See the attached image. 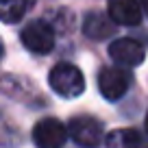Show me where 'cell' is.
<instances>
[{"instance_id":"8","label":"cell","mask_w":148,"mask_h":148,"mask_svg":"<svg viewBox=\"0 0 148 148\" xmlns=\"http://www.w3.org/2000/svg\"><path fill=\"white\" fill-rule=\"evenodd\" d=\"M111 22L113 20H107L100 13H89L83 20V33L87 37H92V39H105V37H109L111 33L116 31V26Z\"/></svg>"},{"instance_id":"13","label":"cell","mask_w":148,"mask_h":148,"mask_svg":"<svg viewBox=\"0 0 148 148\" xmlns=\"http://www.w3.org/2000/svg\"><path fill=\"white\" fill-rule=\"evenodd\" d=\"M0 57H2V44H0Z\"/></svg>"},{"instance_id":"1","label":"cell","mask_w":148,"mask_h":148,"mask_svg":"<svg viewBox=\"0 0 148 148\" xmlns=\"http://www.w3.org/2000/svg\"><path fill=\"white\" fill-rule=\"evenodd\" d=\"M48 83L52 92H57L61 98H76L85 89V79L83 72L74 63H57L48 74Z\"/></svg>"},{"instance_id":"4","label":"cell","mask_w":148,"mask_h":148,"mask_svg":"<svg viewBox=\"0 0 148 148\" xmlns=\"http://www.w3.org/2000/svg\"><path fill=\"white\" fill-rule=\"evenodd\" d=\"M68 135L79 146H98L102 142V124L92 116H76L68 122Z\"/></svg>"},{"instance_id":"2","label":"cell","mask_w":148,"mask_h":148,"mask_svg":"<svg viewBox=\"0 0 148 148\" xmlns=\"http://www.w3.org/2000/svg\"><path fill=\"white\" fill-rule=\"evenodd\" d=\"M131 87V74L120 63L118 65H107L98 72V89L107 100L116 102L129 92Z\"/></svg>"},{"instance_id":"7","label":"cell","mask_w":148,"mask_h":148,"mask_svg":"<svg viewBox=\"0 0 148 148\" xmlns=\"http://www.w3.org/2000/svg\"><path fill=\"white\" fill-rule=\"evenodd\" d=\"M109 18L120 26H137L142 22V5L137 0H107Z\"/></svg>"},{"instance_id":"5","label":"cell","mask_w":148,"mask_h":148,"mask_svg":"<svg viewBox=\"0 0 148 148\" xmlns=\"http://www.w3.org/2000/svg\"><path fill=\"white\" fill-rule=\"evenodd\" d=\"M68 126L57 118H44L33 129V142L39 148H59L68 139Z\"/></svg>"},{"instance_id":"11","label":"cell","mask_w":148,"mask_h":148,"mask_svg":"<svg viewBox=\"0 0 148 148\" xmlns=\"http://www.w3.org/2000/svg\"><path fill=\"white\" fill-rule=\"evenodd\" d=\"M142 9H144V13L148 15V0H142Z\"/></svg>"},{"instance_id":"9","label":"cell","mask_w":148,"mask_h":148,"mask_svg":"<svg viewBox=\"0 0 148 148\" xmlns=\"http://www.w3.org/2000/svg\"><path fill=\"white\" fill-rule=\"evenodd\" d=\"M31 5L33 0H0V22H20Z\"/></svg>"},{"instance_id":"3","label":"cell","mask_w":148,"mask_h":148,"mask_svg":"<svg viewBox=\"0 0 148 148\" xmlns=\"http://www.w3.org/2000/svg\"><path fill=\"white\" fill-rule=\"evenodd\" d=\"M20 39H22L24 48L35 52V55H48L55 48V31L44 20H35V22L26 24L22 28Z\"/></svg>"},{"instance_id":"12","label":"cell","mask_w":148,"mask_h":148,"mask_svg":"<svg viewBox=\"0 0 148 148\" xmlns=\"http://www.w3.org/2000/svg\"><path fill=\"white\" fill-rule=\"evenodd\" d=\"M146 133H148V113H146Z\"/></svg>"},{"instance_id":"6","label":"cell","mask_w":148,"mask_h":148,"mask_svg":"<svg viewBox=\"0 0 148 148\" xmlns=\"http://www.w3.org/2000/svg\"><path fill=\"white\" fill-rule=\"evenodd\" d=\"M109 57L120 65L135 68V65H139L144 61L146 50H144V46L137 39H133V37H120V39H116V42L109 46Z\"/></svg>"},{"instance_id":"10","label":"cell","mask_w":148,"mask_h":148,"mask_svg":"<svg viewBox=\"0 0 148 148\" xmlns=\"http://www.w3.org/2000/svg\"><path fill=\"white\" fill-rule=\"evenodd\" d=\"M105 144H109V146H142L144 139L135 129H122V131L107 135Z\"/></svg>"}]
</instances>
